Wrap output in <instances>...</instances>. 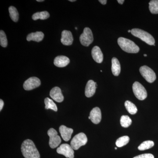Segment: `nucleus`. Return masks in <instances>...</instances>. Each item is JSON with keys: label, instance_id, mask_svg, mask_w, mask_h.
<instances>
[{"label": "nucleus", "instance_id": "obj_1", "mask_svg": "<svg viewBox=\"0 0 158 158\" xmlns=\"http://www.w3.org/2000/svg\"><path fill=\"white\" fill-rule=\"evenodd\" d=\"M21 151L25 158H40L38 150L32 140L27 139L23 142Z\"/></svg>", "mask_w": 158, "mask_h": 158}, {"label": "nucleus", "instance_id": "obj_2", "mask_svg": "<svg viewBox=\"0 0 158 158\" xmlns=\"http://www.w3.org/2000/svg\"><path fill=\"white\" fill-rule=\"evenodd\" d=\"M117 42L120 48L127 52L137 53L140 50L139 47L130 40L121 37L118 38Z\"/></svg>", "mask_w": 158, "mask_h": 158}, {"label": "nucleus", "instance_id": "obj_3", "mask_svg": "<svg viewBox=\"0 0 158 158\" xmlns=\"http://www.w3.org/2000/svg\"><path fill=\"white\" fill-rule=\"evenodd\" d=\"M131 33L135 37L140 38L141 40L150 45H154L155 43L154 37L146 31L139 29H133L131 30Z\"/></svg>", "mask_w": 158, "mask_h": 158}, {"label": "nucleus", "instance_id": "obj_4", "mask_svg": "<svg viewBox=\"0 0 158 158\" xmlns=\"http://www.w3.org/2000/svg\"><path fill=\"white\" fill-rule=\"evenodd\" d=\"M88 138L87 136L83 133H80L76 135L71 141V146L73 150H77L81 146L87 144Z\"/></svg>", "mask_w": 158, "mask_h": 158}, {"label": "nucleus", "instance_id": "obj_5", "mask_svg": "<svg viewBox=\"0 0 158 158\" xmlns=\"http://www.w3.org/2000/svg\"><path fill=\"white\" fill-rule=\"evenodd\" d=\"M134 94L138 99L144 100L147 97V92L144 86L138 82H135L133 85Z\"/></svg>", "mask_w": 158, "mask_h": 158}, {"label": "nucleus", "instance_id": "obj_6", "mask_svg": "<svg viewBox=\"0 0 158 158\" xmlns=\"http://www.w3.org/2000/svg\"><path fill=\"white\" fill-rule=\"evenodd\" d=\"M139 71L142 76L148 83H153L156 78L155 73L152 69L146 65L141 66Z\"/></svg>", "mask_w": 158, "mask_h": 158}, {"label": "nucleus", "instance_id": "obj_7", "mask_svg": "<svg viewBox=\"0 0 158 158\" xmlns=\"http://www.w3.org/2000/svg\"><path fill=\"white\" fill-rule=\"evenodd\" d=\"M80 40L82 45L86 47H88L93 42V33L89 28L86 27L84 29L83 33L80 36Z\"/></svg>", "mask_w": 158, "mask_h": 158}, {"label": "nucleus", "instance_id": "obj_8", "mask_svg": "<svg viewBox=\"0 0 158 158\" xmlns=\"http://www.w3.org/2000/svg\"><path fill=\"white\" fill-rule=\"evenodd\" d=\"M47 134L50 138L49 142L50 147L52 148L58 147L61 143V139L58 135L57 131L52 128L48 131Z\"/></svg>", "mask_w": 158, "mask_h": 158}, {"label": "nucleus", "instance_id": "obj_9", "mask_svg": "<svg viewBox=\"0 0 158 158\" xmlns=\"http://www.w3.org/2000/svg\"><path fill=\"white\" fill-rule=\"evenodd\" d=\"M57 152L59 154L65 156V157L74 158V150L71 145L67 144H61L57 149Z\"/></svg>", "mask_w": 158, "mask_h": 158}, {"label": "nucleus", "instance_id": "obj_10", "mask_svg": "<svg viewBox=\"0 0 158 158\" xmlns=\"http://www.w3.org/2000/svg\"><path fill=\"white\" fill-rule=\"evenodd\" d=\"M40 85L41 82L38 78L31 77L24 82L23 88L26 90H31L38 88Z\"/></svg>", "mask_w": 158, "mask_h": 158}, {"label": "nucleus", "instance_id": "obj_11", "mask_svg": "<svg viewBox=\"0 0 158 158\" xmlns=\"http://www.w3.org/2000/svg\"><path fill=\"white\" fill-rule=\"evenodd\" d=\"M89 119L94 124H98L102 119V113L100 109L98 107H95L90 111Z\"/></svg>", "mask_w": 158, "mask_h": 158}, {"label": "nucleus", "instance_id": "obj_12", "mask_svg": "<svg viewBox=\"0 0 158 158\" xmlns=\"http://www.w3.org/2000/svg\"><path fill=\"white\" fill-rule=\"evenodd\" d=\"M97 87L96 83L92 80H89L86 85L85 88V96L88 98H90L94 95Z\"/></svg>", "mask_w": 158, "mask_h": 158}, {"label": "nucleus", "instance_id": "obj_13", "mask_svg": "<svg viewBox=\"0 0 158 158\" xmlns=\"http://www.w3.org/2000/svg\"><path fill=\"white\" fill-rule=\"evenodd\" d=\"M50 96L55 101L61 102L64 100V96L62 94L61 89L58 87H54L50 92Z\"/></svg>", "mask_w": 158, "mask_h": 158}, {"label": "nucleus", "instance_id": "obj_14", "mask_svg": "<svg viewBox=\"0 0 158 158\" xmlns=\"http://www.w3.org/2000/svg\"><path fill=\"white\" fill-rule=\"evenodd\" d=\"M73 40V36L70 31L64 30L62 31L61 41L63 45H71L72 44Z\"/></svg>", "mask_w": 158, "mask_h": 158}, {"label": "nucleus", "instance_id": "obj_15", "mask_svg": "<svg viewBox=\"0 0 158 158\" xmlns=\"http://www.w3.org/2000/svg\"><path fill=\"white\" fill-rule=\"evenodd\" d=\"M59 131L62 139L65 141H68L70 140L73 131V129L66 127L64 125H61L59 127Z\"/></svg>", "mask_w": 158, "mask_h": 158}, {"label": "nucleus", "instance_id": "obj_16", "mask_svg": "<svg viewBox=\"0 0 158 158\" xmlns=\"http://www.w3.org/2000/svg\"><path fill=\"white\" fill-rule=\"evenodd\" d=\"M91 55L94 60L96 62L101 63L103 60V55L98 46H94L91 51Z\"/></svg>", "mask_w": 158, "mask_h": 158}, {"label": "nucleus", "instance_id": "obj_17", "mask_svg": "<svg viewBox=\"0 0 158 158\" xmlns=\"http://www.w3.org/2000/svg\"><path fill=\"white\" fill-rule=\"evenodd\" d=\"M70 62L68 57L64 56H58L54 59V65L58 67H64L67 66Z\"/></svg>", "mask_w": 158, "mask_h": 158}, {"label": "nucleus", "instance_id": "obj_18", "mask_svg": "<svg viewBox=\"0 0 158 158\" xmlns=\"http://www.w3.org/2000/svg\"><path fill=\"white\" fill-rule=\"evenodd\" d=\"M44 38V34L42 32L38 31L35 33H31L27 36V41L31 40L39 42L42 41Z\"/></svg>", "mask_w": 158, "mask_h": 158}, {"label": "nucleus", "instance_id": "obj_19", "mask_svg": "<svg viewBox=\"0 0 158 158\" xmlns=\"http://www.w3.org/2000/svg\"><path fill=\"white\" fill-rule=\"evenodd\" d=\"M112 71L115 76H118L121 71L120 63L118 59L115 57L112 60Z\"/></svg>", "mask_w": 158, "mask_h": 158}, {"label": "nucleus", "instance_id": "obj_20", "mask_svg": "<svg viewBox=\"0 0 158 158\" xmlns=\"http://www.w3.org/2000/svg\"><path fill=\"white\" fill-rule=\"evenodd\" d=\"M50 17V14L48 11H43L34 13L32 16V19L34 20L37 19L44 20L47 19Z\"/></svg>", "mask_w": 158, "mask_h": 158}, {"label": "nucleus", "instance_id": "obj_21", "mask_svg": "<svg viewBox=\"0 0 158 158\" xmlns=\"http://www.w3.org/2000/svg\"><path fill=\"white\" fill-rule=\"evenodd\" d=\"M125 106L128 112L132 115H134L137 113L138 109L135 105L129 101H127L125 102Z\"/></svg>", "mask_w": 158, "mask_h": 158}, {"label": "nucleus", "instance_id": "obj_22", "mask_svg": "<svg viewBox=\"0 0 158 158\" xmlns=\"http://www.w3.org/2000/svg\"><path fill=\"white\" fill-rule=\"evenodd\" d=\"M9 14L11 19L15 22H17L19 18V14L17 9L14 6H10L9 9Z\"/></svg>", "mask_w": 158, "mask_h": 158}, {"label": "nucleus", "instance_id": "obj_23", "mask_svg": "<svg viewBox=\"0 0 158 158\" xmlns=\"http://www.w3.org/2000/svg\"><path fill=\"white\" fill-rule=\"evenodd\" d=\"M44 103L45 104V108L46 110L51 109V110H54V111H56V112L58 110L56 105L54 103L53 100L48 98H46L45 99Z\"/></svg>", "mask_w": 158, "mask_h": 158}, {"label": "nucleus", "instance_id": "obj_24", "mask_svg": "<svg viewBox=\"0 0 158 158\" xmlns=\"http://www.w3.org/2000/svg\"><path fill=\"white\" fill-rule=\"evenodd\" d=\"M130 141V138L128 136H124L118 138L116 141V145L118 147H123L128 144Z\"/></svg>", "mask_w": 158, "mask_h": 158}, {"label": "nucleus", "instance_id": "obj_25", "mask_svg": "<svg viewBox=\"0 0 158 158\" xmlns=\"http://www.w3.org/2000/svg\"><path fill=\"white\" fill-rule=\"evenodd\" d=\"M154 143L152 141H144L138 147V149L140 151H144L150 149L153 147Z\"/></svg>", "mask_w": 158, "mask_h": 158}, {"label": "nucleus", "instance_id": "obj_26", "mask_svg": "<svg viewBox=\"0 0 158 158\" xmlns=\"http://www.w3.org/2000/svg\"><path fill=\"white\" fill-rule=\"evenodd\" d=\"M149 9L152 14H158V0H152L149 3Z\"/></svg>", "mask_w": 158, "mask_h": 158}, {"label": "nucleus", "instance_id": "obj_27", "mask_svg": "<svg viewBox=\"0 0 158 158\" xmlns=\"http://www.w3.org/2000/svg\"><path fill=\"white\" fill-rule=\"evenodd\" d=\"M120 124L122 127L125 128L129 127L131 124V119L128 116H121L120 120Z\"/></svg>", "mask_w": 158, "mask_h": 158}, {"label": "nucleus", "instance_id": "obj_28", "mask_svg": "<svg viewBox=\"0 0 158 158\" xmlns=\"http://www.w3.org/2000/svg\"><path fill=\"white\" fill-rule=\"evenodd\" d=\"M0 44L4 48L6 47L8 45V40L6 34L2 30L0 31Z\"/></svg>", "mask_w": 158, "mask_h": 158}, {"label": "nucleus", "instance_id": "obj_29", "mask_svg": "<svg viewBox=\"0 0 158 158\" xmlns=\"http://www.w3.org/2000/svg\"><path fill=\"white\" fill-rule=\"evenodd\" d=\"M133 158H154V156L152 154L147 153L136 156Z\"/></svg>", "mask_w": 158, "mask_h": 158}, {"label": "nucleus", "instance_id": "obj_30", "mask_svg": "<svg viewBox=\"0 0 158 158\" xmlns=\"http://www.w3.org/2000/svg\"><path fill=\"white\" fill-rule=\"evenodd\" d=\"M4 103L2 100H0V111L2 110L3 106H4Z\"/></svg>", "mask_w": 158, "mask_h": 158}, {"label": "nucleus", "instance_id": "obj_31", "mask_svg": "<svg viewBox=\"0 0 158 158\" xmlns=\"http://www.w3.org/2000/svg\"><path fill=\"white\" fill-rule=\"evenodd\" d=\"M99 2L101 3L102 4V5H105L106 4L107 1L106 0H99Z\"/></svg>", "mask_w": 158, "mask_h": 158}, {"label": "nucleus", "instance_id": "obj_32", "mask_svg": "<svg viewBox=\"0 0 158 158\" xmlns=\"http://www.w3.org/2000/svg\"><path fill=\"white\" fill-rule=\"evenodd\" d=\"M117 2H118L119 3V4H121V5H122V4L124 3V0H118Z\"/></svg>", "mask_w": 158, "mask_h": 158}, {"label": "nucleus", "instance_id": "obj_33", "mask_svg": "<svg viewBox=\"0 0 158 158\" xmlns=\"http://www.w3.org/2000/svg\"><path fill=\"white\" fill-rule=\"evenodd\" d=\"M37 2H44V0H37Z\"/></svg>", "mask_w": 158, "mask_h": 158}, {"label": "nucleus", "instance_id": "obj_34", "mask_svg": "<svg viewBox=\"0 0 158 158\" xmlns=\"http://www.w3.org/2000/svg\"><path fill=\"white\" fill-rule=\"evenodd\" d=\"M69 2H76V0H69Z\"/></svg>", "mask_w": 158, "mask_h": 158}, {"label": "nucleus", "instance_id": "obj_35", "mask_svg": "<svg viewBox=\"0 0 158 158\" xmlns=\"http://www.w3.org/2000/svg\"><path fill=\"white\" fill-rule=\"evenodd\" d=\"M144 57H147V55L146 54H144Z\"/></svg>", "mask_w": 158, "mask_h": 158}, {"label": "nucleus", "instance_id": "obj_36", "mask_svg": "<svg viewBox=\"0 0 158 158\" xmlns=\"http://www.w3.org/2000/svg\"><path fill=\"white\" fill-rule=\"evenodd\" d=\"M128 32L129 33H131V30H129V31H128Z\"/></svg>", "mask_w": 158, "mask_h": 158}, {"label": "nucleus", "instance_id": "obj_37", "mask_svg": "<svg viewBox=\"0 0 158 158\" xmlns=\"http://www.w3.org/2000/svg\"><path fill=\"white\" fill-rule=\"evenodd\" d=\"M75 29H76V30H77V27H75Z\"/></svg>", "mask_w": 158, "mask_h": 158}, {"label": "nucleus", "instance_id": "obj_38", "mask_svg": "<svg viewBox=\"0 0 158 158\" xmlns=\"http://www.w3.org/2000/svg\"><path fill=\"white\" fill-rule=\"evenodd\" d=\"M115 149H117V148H116V147L115 148Z\"/></svg>", "mask_w": 158, "mask_h": 158}]
</instances>
